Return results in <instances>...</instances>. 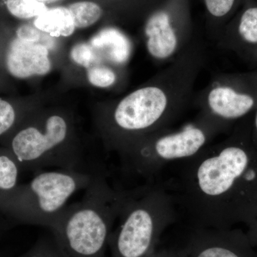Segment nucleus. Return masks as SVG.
<instances>
[{"label": "nucleus", "mask_w": 257, "mask_h": 257, "mask_svg": "<svg viewBox=\"0 0 257 257\" xmlns=\"http://www.w3.org/2000/svg\"><path fill=\"white\" fill-rule=\"evenodd\" d=\"M251 135L253 143L257 147V108L253 116L252 124L251 125Z\"/></svg>", "instance_id": "a878e982"}, {"label": "nucleus", "mask_w": 257, "mask_h": 257, "mask_svg": "<svg viewBox=\"0 0 257 257\" xmlns=\"http://www.w3.org/2000/svg\"><path fill=\"white\" fill-rule=\"evenodd\" d=\"M21 167L6 147H0V211L18 186Z\"/></svg>", "instance_id": "2eb2a0df"}, {"label": "nucleus", "mask_w": 257, "mask_h": 257, "mask_svg": "<svg viewBox=\"0 0 257 257\" xmlns=\"http://www.w3.org/2000/svg\"><path fill=\"white\" fill-rule=\"evenodd\" d=\"M20 257H66L52 236L41 238L31 249Z\"/></svg>", "instance_id": "6ab92c4d"}, {"label": "nucleus", "mask_w": 257, "mask_h": 257, "mask_svg": "<svg viewBox=\"0 0 257 257\" xmlns=\"http://www.w3.org/2000/svg\"><path fill=\"white\" fill-rule=\"evenodd\" d=\"M33 25L51 37H69L75 31L73 18L66 7L48 8L34 20Z\"/></svg>", "instance_id": "4468645a"}, {"label": "nucleus", "mask_w": 257, "mask_h": 257, "mask_svg": "<svg viewBox=\"0 0 257 257\" xmlns=\"http://www.w3.org/2000/svg\"><path fill=\"white\" fill-rule=\"evenodd\" d=\"M215 44L218 48H234L240 45L257 47V6L243 10L233 26L226 25Z\"/></svg>", "instance_id": "f8f14e48"}, {"label": "nucleus", "mask_w": 257, "mask_h": 257, "mask_svg": "<svg viewBox=\"0 0 257 257\" xmlns=\"http://www.w3.org/2000/svg\"><path fill=\"white\" fill-rule=\"evenodd\" d=\"M207 59L205 45L196 37L147 84L120 99L106 116L108 148L119 152L135 140L171 127L192 104L196 82Z\"/></svg>", "instance_id": "f03ea898"}, {"label": "nucleus", "mask_w": 257, "mask_h": 257, "mask_svg": "<svg viewBox=\"0 0 257 257\" xmlns=\"http://www.w3.org/2000/svg\"><path fill=\"white\" fill-rule=\"evenodd\" d=\"M95 175L60 169L40 171L28 183L18 186L0 213L18 224L50 229L71 197L87 189Z\"/></svg>", "instance_id": "0eeeda50"}, {"label": "nucleus", "mask_w": 257, "mask_h": 257, "mask_svg": "<svg viewBox=\"0 0 257 257\" xmlns=\"http://www.w3.org/2000/svg\"><path fill=\"white\" fill-rule=\"evenodd\" d=\"M184 257H257L246 231L229 229H193L183 247Z\"/></svg>", "instance_id": "9d476101"}, {"label": "nucleus", "mask_w": 257, "mask_h": 257, "mask_svg": "<svg viewBox=\"0 0 257 257\" xmlns=\"http://www.w3.org/2000/svg\"><path fill=\"white\" fill-rule=\"evenodd\" d=\"M151 257H184L182 248L157 250Z\"/></svg>", "instance_id": "b1692460"}, {"label": "nucleus", "mask_w": 257, "mask_h": 257, "mask_svg": "<svg viewBox=\"0 0 257 257\" xmlns=\"http://www.w3.org/2000/svg\"><path fill=\"white\" fill-rule=\"evenodd\" d=\"M87 79L94 87L106 88L115 84L116 75L110 67L98 64L87 69Z\"/></svg>", "instance_id": "aec40b11"}, {"label": "nucleus", "mask_w": 257, "mask_h": 257, "mask_svg": "<svg viewBox=\"0 0 257 257\" xmlns=\"http://www.w3.org/2000/svg\"><path fill=\"white\" fill-rule=\"evenodd\" d=\"M109 240L111 257H151L161 236L177 219L175 197L165 183L147 182L126 190Z\"/></svg>", "instance_id": "20e7f679"}, {"label": "nucleus", "mask_w": 257, "mask_h": 257, "mask_svg": "<svg viewBox=\"0 0 257 257\" xmlns=\"http://www.w3.org/2000/svg\"><path fill=\"white\" fill-rule=\"evenodd\" d=\"M179 166L165 182L193 229L248 226L257 216V147L251 126L237 128Z\"/></svg>", "instance_id": "f257e3e1"}, {"label": "nucleus", "mask_w": 257, "mask_h": 257, "mask_svg": "<svg viewBox=\"0 0 257 257\" xmlns=\"http://www.w3.org/2000/svg\"><path fill=\"white\" fill-rule=\"evenodd\" d=\"M111 187L105 172L96 174L79 202L67 205L50 228L66 257H105L126 197Z\"/></svg>", "instance_id": "7ed1b4c3"}, {"label": "nucleus", "mask_w": 257, "mask_h": 257, "mask_svg": "<svg viewBox=\"0 0 257 257\" xmlns=\"http://www.w3.org/2000/svg\"><path fill=\"white\" fill-rule=\"evenodd\" d=\"M10 132L5 136V147L14 155L22 170L37 173L49 168L96 174L101 166L87 160L72 138L69 119L52 113Z\"/></svg>", "instance_id": "423d86ee"}, {"label": "nucleus", "mask_w": 257, "mask_h": 257, "mask_svg": "<svg viewBox=\"0 0 257 257\" xmlns=\"http://www.w3.org/2000/svg\"><path fill=\"white\" fill-rule=\"evenodd\" d=\"M147 52L154 60L170 63L195 39L190 0H162L147 14L144 24Z\"/></svg>", "instance_id": "6e6552de"}, {"label": "nucleus", "mask_w": 257, "mask_h": 257, "mask_svg": "<svg viewBox=\"0 0 257 257\" xmlns=\"http://www.w3.org/2000/svg\"><path fill=\"white\" fill-rule=\"evenodd\" d=\"M226 128L197 113L179 128H163L128 144L118 153L121 167L130 175L155 182L166 166L184 162L200 153Z\"/></svg>", "instance_id": "39448f33"}, {"label": "nucleus", "mask_w": 257, "mask_h": 257, "mask_svg": "<svg viewBox=\"0 0 257 257\" xmlns=\"http://www.w3.org/2000/svg\"><path fill=\"white\" fill-rule=\"evenodd\" d=\"M247 85L242 77L216 74L204 89L194 94L192 104L199 114L227 130L256 107V94Z\"/></svg>", "instance_id": "1a4fd4ad"}, {"label": "nucleus", "mask_w": 257, "mask_h": 257, "mask_svg": "<svg viewBox=\"0 0 257 257\" xmlns=\"http://www.w3.org/2000/svg\"><path fill=\"white\" fill-rule=\"evenodd\" d=\"M42 32L31 24H22L15 31V37L25 41L39 42L42 37Z\"/></svg>", "instance_id": "5701e85b"}, {"label": "nucleus", "mask_w": 257, "mask_h": 257, "mask_svg": "<svg viewBox=\"0 0 257 257\" xmlns=\"http://www.w3.org/2000/svg\"><path fill=\"white\" fill-rule=\"evenodd\" d=\"M73 18L76 28H87L99 21L103 10L99 5L90 1L72 3L67 7Z\"/></svg>", "instance_id": "f3484780"}, {"label": "nucleus", "mask_w": 257, "mask_h": 257, "mask_svg": "<svg viewBox=\"0 0 257 257\" xmlns=\"http://www.w3.org/2000/svg\"><path fill=\"white\" fill-rule=\"evenodd\" d=\"M5 64L10 75L17 79L45 75L52 67L45 45L16 37L10 42L5 54Z\"/></svg>", "instance_id": "9b49d317"}, {"label": "nucleus", "mask_w": 257, "mask_h": 257, "mask_svg": "<svg viewBox=\"0 0 257 257\" xmlns=\"http://www.w3.org/2000/svg\"><path fill=\"white\" fill-rule=\"evenodd\" d=\"M3 3L8 13L19 20H35L48 9L45 3L37 0H3Z\"/></svg>", "instance_id": "a211bd4d"}, {"label": "nucleus", "mask_w": 257, "mask_h": 257, "mask_svg": "<svg viewBox=\"0 0 257 257\" xmlns=\"http://www.w3.org/2000/svg\"><path fill=\"white\" fill-rule=\"evenodd\" d=\"M37 1L42 2V3H53V2L58 1V0H37Z\"/></svg>", "instance_id": "bb28decb"}, {"label": "nucleus", "mask_w": 257, "mask_h": 257, "mask_svg": "<svg viewBox=\"0 0 257 257\" xmlns=\"http://www.w3.org/2000/svg\"><path fill=\"white\" fill-rule=\"evenodd\" d=\"M211 40H217L236 7L237 0H202Z\"/></svg>", "instance_id": "dca6fc26"}, {"label": "nucleus", "mask_w": 257, "mask_h": 257, "mask_svg": "<svg viewBox=\"0 0 257 257\" xmlns=\"http://www.w3.org/2000/svg\"><path fill=\"white\" fill-rule=\"evenodd\" d=\"M250 243L255 248H257V216L251 224L247 226L246 231Z\"/></svg>", "instance_id": "393cba45"}, {"label": "nucleus", "mask_w": 257, "mask_h": 257, "mask_svg": "<svg viewBox=\"0 0 257 257\" xmlns=\"http://www.w3.org/2000/svg\"><path fill=\"white\" fill-rule=\"evenodd\" d=\"M18 119V111L15 106L0 98V138H4L14 130Z\"/></svg>", "instance_id": "4be33fe9"}, {"label": "nucleus", "mask_w": 257, "mask_h": 257, "mask_svg": "<svg viewBox=\"0 0 257 257\" xmlns=\"http://www.w3.org/2000/svg\"><path fill=\"white\" fill-rule=\"evenodd\" d=\"M71 58L76 64L87 69L101 64L100 59L89 43H79L74 46L71 51Z\"/></svg>", "instance_id": "412c9836"}, {"label": "nucleus", "mask_w": 257, "mask_h": 257, "mask_svg": "<svg viewBox=\"0 0 257 257\" xmlns=\"http://www.w3.org/2000/svg\"><path fill=\"white\" fill-rule=\"evenodd\" d=\"M101 61L124 64L130 55V47L124 35L114 28H106L96 34L89 42Z\"/></svg>", "instance_id": "ddd939ff"}]
</instances>
